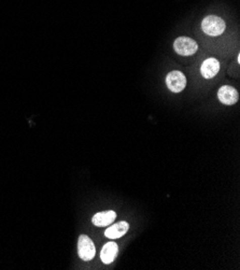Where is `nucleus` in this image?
Wrapping results in <instances>:
<instances>
[{"label": "nucleus", "instance_id": "nucleus-8", "mask_svg": "<svg viewBox=\"0 0 240 270\" xmlns=\"http://www.w3.org/2000/svg\"><path fill=\"white\" fill-rule=\"evenodd\" d=\"M119 253V247L115 242H108L106 243L102 249L101 252V258L103 260L104 264H111L112 261L115 259Z\"/></svg>", "mask_w": 240, "mask_h": 270}, {"label": "nucleus", "instance_id": "nucleus-9", "mask_svg": "<svg viewBox=\"0 0 240 270\" xmlns=\"http://www.w3.org/2000/svg\"><path fill=\"white\" fill-rule=\"evenodd\" d=\"M115 217H117V213H115L112 210H108V211H104V212L96 213L92 218V222L95 226L105 227V226L111 225L114 222Z\"/></svg>", "mask_w": 240, "mask_h": 270}, {"label": "nucleus", "instance_id": "nucleus-3", "mask_svg": "<svg viewBox=\"0 0 240 270\" xmlns=\"http://www.w3.org/2000/svg\"><path fill=\"white\" fill-rule=\"evenodd\" d=\"M78 253L81 259L83 260H92L95 257L96 249L94 242L88 236L81 235L78 239Z\"/></svg>", "mask_w": 240, "mask_h": 270}, {"label": "nucleus", "instance_id": "nucleus-7", "mask_svg": "<svg viewBox=\"0 0 240 270\" xmlns=\"http://www.w3.org/2000/svg\"><path fill=\"white\" fill-rule=\"evenodd\" d=\"M129 230V224L125 221H122L120 223L114 224L110 226L109 229H107L105 232V236L109 239H118L123 237Z\"/></svg>", "mask_w": 240, "mask_h": 270}, {"label": "nucleus", "instance_id": "nucleus-4", "mask_svg": "<svg viewBox=\"0 0 240 270\" xmlns=\"http://www.w3.org/2000/svg\"><path fill=\"white\" fill-rule=\"evenodd\" d=\"M166 84L172 93H180L186 86V78L181 71H171L167 74Z\"/></svg>", "mask_w": 240, "mask_h": 270}, {"label": "nucleus", "instance_id": "nucleus-1", "mask_svg": "<svg viewBox=\"0 0 240 270\" xmlns=\"http://www.w3.org/2000/svg\"><path fill=\"white\" fill-rule=\"evenodd\" d=\"M202 29L206 35L217 37L222 35L225 30V22L219 16L209 15L204 19L202 23Z\"/></svg>", "mask_w": 240, "mask_h": 270}, {"label": "nucleus", "instance_id": "nucleus-5", "mask_svg": "<svg viewBox=\"0 0 240 270\" xmlns=\"http://www.w3.org/2000/svg\"><path fill=\"white\" fill-rule=\"evenodd\" d=\"M218 98L223 105L233 106L238 101L239 94L233 86L224 85V86L220 87L218 92Z\"/></svg>", "mask_w": 240, "mask_h": 270}, {"label": "nucleus", "instance_id": "nucleus-6", "mask_svg": "<svg viewBox=\"0 0 240 270\" xmlns=\"http://www.w3.org/2000/svg\"><path fill=\"white\" fill-rule=\"evenodd\" d=\"M220 70V62L216 58H207L201 67V73L205 79H212Z\"/></svg>", "mask_w": 240, "mask_h": 270}, {"label": "nucleus", "instance_id": "nucleus-2", "mask_svg": "<svg viewBox=\"0 0 240 270\" xmlns=\"http://www.w3.org/2000/svg\"><path fill=\"white\" fill-rule=\"evenodd\" d=\"M173 49L176 53L182 56H191L196 53L198 50V44L196 41L188 37H179L173 42Z\"/></svg>", "mask_w": 240, "mask_h": 270}]
</instances>
